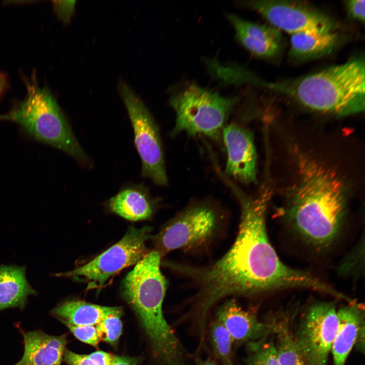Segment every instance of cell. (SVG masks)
Segmentation results:
<instances>
[{"label": "cell", "instance_id": "cell-28", "mask_svg": "<svg viewBox=\"0 0 365 365\" xmlns=\"http://www.w3.org/2000/svg\"><path fill=\"white\" fill-rule=\"evenodd\" d=\"M63 359L68 365H96L88 355L79 354L68 350H65Z\"/></svg>", "mask_w": 365, "mask_h": 365}, {"label": "cell", "instance_id": "cell-11", "mask_svg": "<svg viewBox=\"0 0 365 365\" xmlns=\"http://www.w3.org/2000/svg\"><path fill=\"white\" fill-rule=\"evenodd\" d=\"M216 223L215 213L210 207L203 205L191 207L159 233L157 245L163 252L199 246L211 237Z\"/></svg>", "mask_w": 365, "mask_h": 365}, {"label": "cell", "instance_id": "cell-31", "mask_svg": "<svg viewBox=\"0 0 365 365\" xmlns=\"http://www.w3.org/2000/svg\"><path fill=\"white\" fill-rule=\"evenodd\" d=\"M195 361L196 365H218L216 360L212 357H208L206 359L196 357Z\"/></svg>", "mask_w": 365, "mask_h": 365}, {"label": "cell", "instance_id": "cell-30", "mask_svg": "<svg viewBox=\"0 0 365 365\" xmlns=\"http://www.w3.org/2000/svg\"><path fill=\"white\" fill-rule=\"evenodd\" d=\"M138 360L135 358L123 356H114L111 365H137Z\"/></svg>", "mask_w": 365, "mask_h": 365}, {"label": "cell", "instance_id": "cell-33", "mask_svg": "<svg viewBox=\"0 0 365 365\" xmlns=\"http://www.w3.org/2000/svg\"><path fill=\"white\" fill-rule=\"evenodd\" d=\"M222 365H234V364H233V361H232V362H229V363H225V364H222Z\"/></svg>", "mask_w": 365, "mask_h": 365}, {"label": "cell", "instance_id": "cell-32", "mask_svg": "<svg viewBox=\"0 0 365 365\" xmlns=\"http://www.w3.org/2000/svg\"><path fill=\"white\" fill-rule=\"evenodd\" d=\"M8 86V78L7 75L0 71V97Z\"/></svg>", "mask_w": 365, "mask_h": 365}, {"label": "cell", "instance_id": "cell-22", "mask_svg": "<svg viewBox=\"0 0 365 365\" xmlns=\"http://www.w3.org/2000/svg\"><path fill=\"white\" fill-rule=\"evenodd\" d=\"M270 336L247 343L246 365H280L275 343Z\"/></svg>", "mask_w": 365, "mask_h": 365}, {"label": "cell", "instance_id": "cell-29", "mask_svg": "<svg viewBox=\"0 0 365 365\" xmlns=\"http://www.w3.org/2000/svg\"><path fill=\"white\" fill-rule=\"evenodd\" d=\"M88 356L96 365H111L114 355L104 351H96Z\"/></svg>", "mask_w": 365, "mask_h": 365}, {"label": "cell", "instance_id": "cell-27", "mask_svg": "<svg viewBox=\"0 0 365 365\" xmlns=\"http://www.w3.org/2000/svg\"><path fill=\"white\" fill-rule=\"evenodd\" d=\"M364 0H350L345 1V5L349 15L353 19L364 23Z\"/></svg>", "mask_w": 365, "mask_h": 365}, {"label": "cell", "instance_id": "cell-13", "mask_svg": "<svg viewBox=\"0 0 365 365\" xmlns=\"http://www.w3.org/2000/svg\"><path fill=\"white\" fill-rule=\"evenodd\" d=\"M216 319L227 330L234 343L242 344L273 335L277 321L264 322L252 312L242 308L235 300L226 301L218 309Z\"/></svg>", "mask_w": 365, "mask_h": 365}, {"label": "cell", "instance_id": "cell-7", "mask_svg": "<svg viewBox=\"0 0 365 365\" xmlns=\"http://www.w3.org/2000/svg\"><path fill=\"white\" fill-rule=\"evenodd\" d=\"M150 232L148 227H130L119 242L92 261L55 275L86 282L88 289L102 288L121 270L136 264L148 253L146 242Z\"/></svg>", "mask_w": 365, "mask_h": 365}, {"label": "cell", "instance_id": "cell-8", "mask_svg": "<svg viewBox=\"0 0 365 365\" xmlns=\"http://www.w3.org/2000/svg\"><path fill=\"white\" fill-rule=\"evenodd\" d=\"M118 88L133 129L141 175L158 185L166 186L168 178L158 126L142 100L126 83L120 81Z\"/></svg>", "mask_w": 365, "mask_h": 365}, {"label": "cell", "instance_id": "cell-24", "mask_svg": "<svg viewBox=\"0 0 365 365\" xmlns=\"http://www.w3.org/2000/svg\"><path fill=\"white\" fill-rule=\"evenodd\" d=\"M121 316V314L110 315L95 325L100 341L112 345L117 344L122 331Z\"/></svg>", "mask_w": 365, "mask_h": 365}, {"label": "cell", "instance_id": "cell-14", "mask_svg": "<svg viewBox=\"0 0 365 365\" xmlns=\"http://www.w3.org/2000/svg\"><path fill=\"white\" fill-rule=\"evenodd\" d=\"M227 17L238 40L251 53L264 58L275 57L280 53L282 38L279 30L273 26L244 20L232 14Z\"/></svg>", "mask_w": 365, "mask_h": 365}, {"label": "cell", "instance_id": "cell-19", "mask_svg": "<svg viewBox=\"0 0 365 365\" xmlns=\"http://www.w3.org/2000/svg\"><path fill=\"white\" fill-rule=\"evenodd\" d=\"M340 36L335 30H310L291 34L289 54L306 60L331 52L339 44Z\"/></svg>", "mask_w": 365, "mask_h": 365}, {"label": "cell", "instance_id": "cell-25", "mask_svg": "<svg viewBox=\"0 0 365 365\" xmlns=\"http://www.w3.org/2000/svg\"><path fill=\"white\" fill-rule=\"evenodd\" d=\"M62 323L76 338L85 343L97 346L100 341L95 325H75L64 322Z\"/></svg>", "mask_w": 365, "mask_h": 365}, {"label": "cell", "instance_id": "cell-12", "mask_svg": "<svg viewBox=\"0 0 365 365\" xmlns=\"http://www.w3.org/2000/svg\"><path fill=\"white\" fill-rule=\"evenodd\" d=\"M222 136L227 154V174L244 184L257 183V153L251 133L232 123L225 127Z\"/></svg>", "mask_w": 365, "mask_h": 365}, {"label": "cell", "instance_id": "cell-9", "mask_svg": "<svg viewBox=\"0 0 365 365\" xmlns=\"http://www.w3.org/2000/svg\"><path fill=\"white\" fill-rule=\"evenodd\" d=\"M337 327L334 302H317L307 309L294 335L305 365H327Z\"/></svg>", "mask_w": 365, "mask_h": 365}, {"label": "cell", "instance_id": "cell-16", "mask_svg": "<svg viewBox=\"0 0 365 365\" xmlns=\"http://www.w3.org/2000/svg\"><path fill=\"white\" fill-rule=\"evenodd\" d=\"M337 315L338 327L331 349L333 365H345L364 326V309L357 302L349 303L337 310Z\"/></svg>", "mask_w": 365, "mask_h": 365}, {"label": "cell", "instance_id": "cell-23", "mask_svg": "<svg viewBox=\"0 0 365 365\" xmlns=\"http://www.w3.org/2000/svg\"><path fill=\"white\" fill-rule=\"evenodd\" d=\"M208 338L214 358L222 364L232 362L234 341L227 330L218 320L216 319L211 324Z\"/></svg>", "mask_w": 365, "mask_h": 365}, {"label": "cell", "instance_id": "cell-2", "mask_svg": "<svg viewBox=\"0 0 365 365\" xmlns=\"http://www.w3.org/2000/svg\"><path fill=\"white\" fill-rule=\"evenodd\" d=\"M298 180L286 211L293 228L317 247L329 245L340 229L345 211L342 179L332 168L296 151Z\"/></svg>", "mask_w": 365, "mask_h": 365}, {"label": "cell", "instance_id": "cell-3", "mask_svg": "<svg viewBox=\"0 0 365 365\" xmlns=\"http://www.w3.org/2000/svg\"><path fill=\"white\" fill-rule=\"evenodd\" d=\"M160 258L156 250L148 252L123 280L122 294L139 318L155 356L169 361L180 354L182 347L163 314L166 281Z\"/></svg>", "mask_w": 365, "mask_h": 365}, {"label": "cell", "instance_id": "cell-21", "mask_svg": "<svg viewBox=\"0 0 365 365\" xmlns=\"http://www.w3.org/2000/svg\"><path fill=\"white\" fill-rule=\"evenodd\" d=\"M275 347L280 365H305L297 348L294 334L286 321H277Z\"/></svg>", "mask_w": 365, "mask_h": 365}, {"label": "cell", "instance_id": "cell-5", "mask_svg": "<svg viewBox=\"0 0 365 365\" xmlns=\"http://www.w3.org/2000/svg\"><path fill=\"white\" fill-rule=\"evenodd\" d=\"M27 94L0 121L17 124L28 135L58 149L83 166L90 161L81 147L55 98L46 86L41 87L35 76L24 81Z\"/></svg>", "mask_w": 365, "mask_h": 365}, {"label": "cell", "instance_id": "cell-26", "mask_svg": "<svg viewBox=\"0 0 365 365\" xmlns=\"http://www.w3.org/2000/svg\"><path fill=\"white\" fill-rule=\"evenodd\" d=\"M75 2V1H52L55 12L64 23L69 22L74 11Z\"/></svg>", "mask_w": 365, "mask_h": 365}, {"label": "cell", "instance_id": "cell-1", "mask_svg": "<svg viewBox=\"0 0 365 365\" xmlns=\"http://www.w3.org/2000/svg\"><path fill=\"white\" fill-rule=\"evenodd\" d=\"M271 195L270 187L264 185L256 196L240 198V222L233 244L214 264L196 272L199 289L194 313L199 334L205 333L210 309L227 296L316 287L315 277L285 265L269 241L265 217Z\"/></svg>", "mask_w": 365, "mask_h": 365}, {"label": "cell", "instance_id": "cell-10", "mask_svg": "<svg viewBox=\"0 0 365 365\" xmlns=\"http://www.w3.org/2000/svg\"><path fill=\"white\" fill-rule=\"evenodd\" d=\"M244 5L259 13L273 27L290 34L335 30V23L330 16L305 2L256 0L246 1Z\"/></svg>", "mask_w": 365, "mask_h": 365}, {"label": "cell", "instance_id": "cell-18", "mask_svg": "<svg viewBox=\"0 0 365 365\" xmlns=\"http://www.w3.org/2000/svg\"><path fill=\"white\" fill-rule=\"evenodd\" d=\"M25 273V266H0V311L10 308L23 309L28 296L37 295L27 281Z\"/></svg>", "mask_w": 365, "mask_h": 365}, {"label": "cell", "instance_id": "cell-17", "mask_svg": "<svg viewBox=\"0 0 365 365\" xmlns=\"http://www.w3.org/2000/svg\"><path fill=\"white\" fill-rule=\"evenodd\" d=\"M108 204L113 212L132 221L149 218L154 208L153 200L142 185L123 188L109 200Z\"/></svg>", "mask_w": 365, "mask_h": 365}, {"label": "cell", "instance_id": "cell-20", "mask_svg": "<svg viewBox=\"0 0 365 365\" xmlns=\"http://www.w3.org/2000/svg\"><path fill=\"white\" fill-rule=\"evenodd\" d=\"M51 314L62 322L75 325H96L105 317L122 313L121 308L107 307L82 301H67L55 307Z\"/></svg>", "mask_w": 365, "mask_h": 365}, {"label": "cell", "instance_id": "cell-4", "mask_svg": "<svg viewBox=\"0 0 365 365\" xmlns=\"http://www.w3.org/2000/svg\"><path fill=\"white\" fill-rule=\"evenodd\" d=\"M364 60L359 57L276 86L310 109L347 116L364 109Z\"/></svg>", "mask_w": 365, "mask_h": 365}, {"label": "cell", "instance_id": "cell-6", "mask_svg": "<svg viewBox=\"0 0 365 365\" xmlns=\"http://www.w3.org/2000/svg\"><path fill=\"white\" fill-rule=\"evenodd\" d=\"M237 102L196 85H191L172 97L176 114L173 135L186 132L220 139L225 123Z\"/></svg>", "mask_w": 365, "mask_h": 365}, {"label": "cell", "instance_id": "cell-15", "mask_svg": "<svg viewBox=\"0 0 365 365\" xmlns=\"http://www.w3.org/2000/svg\"><path fill=\"white\" fill-rule=\"evenodd\" d=\"M20 332L24 353L14 365H61L67 344L65 335L50 336L41 330Z\"/></svg>", "mask_w": 365, "mask_h": 365}]
</instances>
